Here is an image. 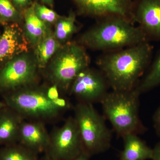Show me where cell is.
<instances>
[{"instance_id": "obj_20", "label": "cell", "mask_w": 160, "mask_h": 160, "mask_svg": "<svg viewBox=\"0 0 160 160\" xmlns=\"http://www.w3.org/2000/svg\"><path fill=\"white\" fill-rule=\"evenodd\" d=\"M160 86V52L152 63L149 72L138 83L137 88L141 93Z\"/></svg>"}, {"instance_id": "obj_16", "label": "cell", "mask_w": 160, "mask_h": 160, "mask_svg": "<svg viewBox=\"0 0 160 160\" xmlns=\"http://www.w3.org/2000/svg\"><path fill=\"white\" fill-rule=\"evenodd\" d=\"M124 147L120 154V160L151 159L152 149L141 139L138 135L128 134L123 137Z\"/></svg>"}, {"instance_id": "obj_22", "label": "cell", "mask_w": 160, "mask_h": 160, "mask_svg": "<svg viewBox=\"0 0 160 160\" xmlns=\"http://www.w3.org/2000/svg\"><path fill=\"white\" fill-rule=\"evenodd\" d=\"M35 14L41 21L49 25L55 24L61 16L52 8L38 2H33Z\"/></svg>"}, {"instance_id": "obj_29", "label": "cell", "mask_w": 160, "mask_h": 160, "mask_svg": "<svg viewBox=\"0 0 160 160\" xmlns=\"http://www.w3.org/2000/svg\"><path fill=\"white\" fill-rule=\"evenodd\" d=\"M40 1L42 2V3L51 8H52L54 5V0H40Z\"/></svg>"}, {"instance_id": "obj_2", "label": "cell", "mask_w": 160, "mask_h": 160, "mask_svg": "<svg viewBox=\"0 0 160 160\" xmlns=\"http://www.w3.org/2000/svg\"><path fill=\"white\" fill-rule=\"evenodd\" d=\"M98 20L80 37L78 43L85 48L109 52L148 41L140 27L126 18L110 16Z\"/></svg>"}, {"instance_id": "obj_11", "label": "cell", "mask_w": 160, "mask_h": 160, "mask_svg": "<svg viewBox=\"0 0 160 160\" xmlns=\"http://www.w3.org/2000/svg\"><path fill=\"white\" fill-rule=\"evenodd\" d=\"M133 16L148 40L160 41V0H135Z\"/></svg>"}, {"instance_id": "obj_27", "label": "cell", "mask_w": 160, "mask_h": 160, "mask_svg": "<svg viewBox=\"0 0 160 160\" xmlns=\"http://www.w3.org/2000/svg\"><path fill=\"white\" fill-rule=\"evenodd\" d=\"M151 160H160V141L152 149Z\"/></svg>"}, {"instance_id": "obj_3", "label": "cell", "mask_w": 160, "mask_h": 160, "mask_svg": "<svg viewBox=\"0 0 160 160\" xmlns=\"http://www.w3.org/2000/svg\"><path fill=\"white\" fill-rule=\"evenodd\" d=\"M141 94L137 87L128 91L112 90L107 92L100 102L104 117L120 137L146 131L139 114Z\"/></svg>"}, {"instance_id": "obj_17", "label": "cell", "mask_w": 160, "mask_h": 160, "mask_svg": "<svg viewBox=\"0 0 160 160\" xmlns=\"http://www.w3.org/2000/svg\"><path fill=\"white\" fill-rule=\"evenodd\" d=\"M62 46L52 32L35 46L34 57L39 69H46Z\"/></svg>"}, {"instance_id": "obj_5", "label": "cell", "mask_w": 160, "mask_h": 160, "mask_svg": "<svg viewBox=\"0 0 160 160\" xmlns=\"http://www.w3.org/2000/svg\"><path fill=\"white\" fill-rule=\"evenodd\" d=\"M75 120L79 130L83 152L89 157L105 152L111 146L112 134L105 117L92 104L78 102L73 107Z\"/></svg>"}, {"instance_id": "obj_15", "label": "cell", "mask_w": 160, "mask_h": 160, "mask_svg": "<svg viewBox=\"0 0 160 160\" xmlns=\"http://www.w3.org/2000/svg\"><path fill=\"white\" fill-rule=\"evenodd\" d=\"M23 29L29 46L34 47L52 33L49 26L41 21L35 14L33 3L23 12Z\"/></svg>"}, {"instance_id": "obj_6", "label": "cell", "mask_w": 160, "mask_h": 160, "mask_svg": "<svg viewBox=\"0 0 160 160\" xmlns=\"http://www.w3.org/2000/svg\"><path fill=\"white\" fill-rule=\"evenodd\" d=\"M52 59L46 67V76L52 84L65 93L69 92L78 75L89 67L90 63L85 47L74 42L63 45Z\"/></svg>"}, {"instance_id": "obj_12", "label": "cell", "mask_w": 160, "mask_h": 160, "mask_svg": "<svg viewBox=\"0 0 160 160\" xmlns=\"http://www.w3.org/2000/svg\"><path fill=\"white\" fill-rule=\"evenodd\" d=\"M29 46L19 24L4 26L0 35V68L15 57L28 52Z\"/></svg>"}, {"instance_id": "obj_10", "label": "cell", "mask_w": 160, "mask_h": 160, "mask_svg": "<svg viewBox=\"0 0 160 160\" xmlns=\"http://www.w3.org/2000/svg\"><path fill=\"white\" fill-rule=\"evenodd\" d=\"M72 1L81 14L98 20L108 17L120 16L134 22L133 10L135 0Z\"/></svg>"}, {"instance_id": "obj_31", "label": "cell", "mask_w": 160, "mask_h": 160, "mask_svg": "<svg viewBox=\"0 0 160 160\" xmlns=\"http://www.w3.org/2000/svg\"><path fill=\"white\" fill-rule=\"evenodd\" d=\"M6 106V104L4 102H1L0 101V114L2 112V110L5 108V106Z\"/></svg>"}, {"instance_id": "obj_26", "label": "cell", "mask_w": 160, "mask_h": 160, "mask_svg": "<svg viewBox=\"0 0 160 160\" xmlns=\"http://www.w3.org/2000/svg\"><path fill=\"white\" fill-rule=\"evenodd\" d=\"M153 122L157 135L160 138V106L153 115Z\"/></svg>"}, {"instance_id": "obj_4", "label": "cell", "mask_w": 160, "mask_h": 160, "mask_svg": "<svg viewBox=\"0 0 160 160\" xmlns=\"http://www.w3.org/2000/svg\"><path fill=\"white\" fill-rule=\"evenodd\" d=\"M2 97L6 106L24 120L49 122L56 120L63 112L47 97L46 87L36 85L11 92Z\"/></svg>"}, {"instance_id": "obj_8", "label": "cell", "mask_w": 160, "mask_h": 160, "mask_svg": "<svg viewBox=\"0 0 160 160\" xmlns=\"http://www.w3.org/2000/svg\"><path fill=\"white\" fill-rule=\"evenodd\" d=\"M82 152L78 127L74 118L69 117L62 126L52 132L45 154L53 160H72Z\"/></svg>"}, {"instance_id": "obj_23", "label": "cell", "mask_w": 160, "mask_h": 160, "mask_svg": "<svg viewBox=\"0 0 160 160\" xmlns=\"http://www.w3.org/2000/svg\"><path fill=\"white\" fill-rule=\"evenodd\" d=\"M52 102L57 107L63 112L67 111L72 108H73L70 101L68 99L62 96H61L56 99L53 100Z\"/></svg>"}, {"instance_id": "obj_14", "label": "cell", "mask_w": 160, "mask_h": 160, "mask_svg": "<svg viewBox=\"0 0 160 160\" xmlns=\"http://www.w3.org/2000/svg\"><path fill=\"white\" fill-rule=\"evenodd\" d=\"M24 120L17 112L5 106L0 114V145L18 143L20 127Z\"/></svg>"}, {"instance_id": "obj_28", "label": "cell", "mask_w": 160, "mask_h": 160, "mask_svg": "<svg viewBox=\"0 0 160 160\" xmlns=\"http://www.w3.org/2000/svg\"><path fill=\"white\" fill-rule=\"evenodd\" d=\"M89 158L90 157L88 155L86 154L85 152H82L78 156L72 160H89Z\"/></svg>"}, {"instance_id": "obj_21", "label": "cell", "mask_w": 160, "mask_h": 160, "mask_svg": "<svg viewBox=\"0 0 160 160\" xmlns=\"http://www.w3.org/2000/svg\"><path fill=\"white\" fill-rule=\"evenodd\" d=\"M23 21L22 13L10 0H0V24L4 26L12 23L20 24Z\"/></svg>"}, {"instance_id": "obj_9", "label": "cell", "mask_w": 160, "mask_h": 160, "mask_svg": "<svg viewBox=\"0 0 160 160\" xmlns=\"http://www.w3.org/2000/svg\"><path fill=\"white\" fill-rule=\"evenodd\" d=\"M108 84L102 72L89 67L78 75L69 92L78 102L93 104L100 102L107 93Z\"/></svg>"}, {"instance_id": "obj_25", "label": "cell", "mask_w": 160, "mask_h": 160, "mask_svg": "<svg viewBox=\"0 0 160 160\" xmlns=\"http://www.w3.org/2000/svg\"><path fill=\"white\" fill-rule=\"evenodd\" d=\"M46 92L47 97L49 99L53 101L60 97V90L58 87L54 84L48 88H46Z\"/></svg>"}, {"instance_id": "obj_18", "label": "cell", "mask_w": 160, "mask_h": 160, "mask_svg": "<svg viewBox=\"0 0 160 160\" xmlns=\"http://www.w3.org/2000/svg\"><path fill=\"white\" fill-rule=\"evenodd\" d=\"M76 14L71 11L67 16H61L55 24V37L62 45L69 42L72 36L77 32Z\"/></svg>"}, {"instance_id": "obj_1", "label": "cell", "mask_w": 160, "mask_h": 160, "mask_svg": "<svg viewBox=\"0 0 160 160\" xmlns=\"http://www.w3.org/2000/svg\"><path fill=\"white\" fill-rule=\"evenodd\" d=\"M152 48L148 41L106 52L97 61L100 71L112 90L136 88L151 59Z\"/></svg>"}, {"instance_id": "obj_19", "label": "cell", "mask_w": 160, "mask_h": 160, "mask_svg": "<svg viewBox=\"0 0 160 160\" xmlns=\"http://www.w3.org/2000/svg\"><path fill=\"white\" fill-rule=\"evenodd\" d=\"M38 154L20 143L7 145L0 149V160H38Z\"/></svg>"}, {"instance_id": "obj_24", "label": "cell", "mask_w": 160, "mask_h": 160, "mask_svg": "<svg viewBox=\"0 0 160 160\" xmlns=\"http://www.w3.org/2000/svg\"><path fill=\"white\" fill-rule=\"evenodd\" d=\"M15 7L23 14V12L32 5V0H10Z\"/></svg>"}, {"instance_id": "obj_30", "label": "cell", "mask_w": 160, "mask_h": 160, "mask_svg": "<svg viewBox=\"0 0 160 160\" xmlns=\"http://www.w3.org/2000/svg\"><path fill=\"white\" fill-rule=\"evenodd\" d=\"M38 160H53L51 159V158L48 157L47 155L45 154L43 156V157H42V158H39Z\"/></svg>"}, {"instance_id": "obj_7", "label": "cell", "mask_w": 160, "mask_h": 160, "mask_svg": "<svg viewBox=\"0 0 160 160\" xmlns=\"http://www.w3.org/2000/svg\"><path fill=\"white\" fill-rule=\"evenodd\" d=\"M38 67L34 57L24 52L0 68V94L36 85Z\"/></svg>"}, {"instance_id": "obj_13", "label": "cell", "mask_w": 160, "mask_h": 160, "mask_svg": "<svg viewBox=\"0 0 160 160\" xmlns=\"http://www.w3.org/2000/svg\"><path fill=\"white\" fill-rule=\"evenodd\" d=\"M45 125L42 122L24 120L20 127L18 143L36 154L45 152L50 134Z\"/></svg>"}]
</instances>
